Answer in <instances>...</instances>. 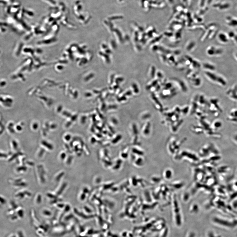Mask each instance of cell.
<instances>
[{
	"instance_id": "6da1fadb",
	"label": "cell",
	"mask_w": 237,
	"mask_h": 237,
	"mask_svg": "<svg viewBox=\"0 0 237 237\" xmlns=\"http://www.w3.org/2000/svg\"><path fill=\"white\" fill-rule=\"evenodd\" d=\"M13 102L14 99L11 96L7 95L0 96V105L2 107L6 108L11 107Z\"/></svg>"
},
{
	"instance_id": "7a4b0ae2",
	"label": "cell",
	"mask_w": 237,
	"mask_h": 237,
	"mask_svg": "<svg viewBox=\"0 0 237 237\" xmlns=\"http://www.w3.org/2000/svg\"><path fill=\"white\" fill-rule=\"evenodd\" d=\"M208 77L212 80L215 81H217L218 82L222 84V85L225 86L226 84V82L224 79L222 77L217 76L214 73L208 72L207 73Z\"/></svg>"
},
{
	"instance_id": "3957f363",
	"label": "cell",
	"mask_w": 237,
	"mask_h": 237,
	"mask_svg": "<svg viewBox=\"0 0 237 237\" xmlns=\"http://www.w3.org/2000/svg\"><path fill=\"white\" fill-rule=\"evenodd\" d=\"M225 21L228 26L232 27H237V18L234 17L227 16L226 17Z\"/></svg>"
},
{
	"instance_id": "277c9868",
	"label": "cell",
	"mask_w": 237,
	"mask_h": 237,
	"mask_svg": "<svg viewBox=\"0 0 237 237\" xmlns=\"http://www.w3.org/2000/svg\"><path fill=\"white\" fill-rule=\"evenodd\" d=\"M223 53L222 49L216 48L215 47H211V48L208 50V53L210 55H221Z\"/></svg>"
},
{
	"instance_id": "5b68a950",
	"label": "cell",
	"mask_w": 237,
	"mask_h": 237,
	"mask_svg": "<svg viewBox=\"0 0 237 237\" xmlns=\"http://www.w3.org/2000/svg\"><path fill=\"white\" fill-rule=\"evenodd\" d=\"M218 39L221 42L224 44L228 42L229 41V37L228 35L224 33H220L218 36Z\"/></svg>"
},
{
	"instance_id": "8992f818",
	"label": "cell",
	"mask_w": 237,
	"mask_h": 237,
	"mask_svg": "<svg viewBox=\"0 0 237 237\" xmlns=\"http://www.w3.org/2000/svg\"><path fill=\"white\" fill-rule=\"evenodd\" d=\"M14 126V123L13 121H10L7 124L6 126L7 130L10 134H13L15 132Z\"/></svg>"
},
{
	"instance_id": "52a82bcc",
	"label": "cell",
	"mask_w": 237,
	"mask_h": 237,
	"mask_svg": "<svg viewBox=\"0 0 237 237\" xmlns=\"http://www.w3.org/2000/svg\"><path fill=\"white\" fill-rule=\"evenodd\" d=\"M229 38L233 40L237 44V34L235 32L231 31L229 32L227 34Z\"/></svg>"
},
{
	"instance_id": "ba28073f",
	"label": "cell",
	"mask_w": 237,
	"mask_h": 237,
	"mask_svg": "<svg viewBox=\"0 0 237 237\" xmlns=\"http://www.w3.org/2000/svg\"><path fill=\"white\" fill-rule=\"evenodd\" d=\"M10 146L12 150H16L17 148V144L16 141L12 139L10 142Z\"/></svg>"
},
{
	"instance_id": "9c48e42d",
	"label": "cell",
	"mask_w": 237,
	"mask_h": 237,
	"mask_svg": "<svg viewBox=\"0 0 237 237\" xmlns=\"http://www.w3.org/2000/svg\"><path fill=\"white\" fill-rule=\"evenodd\" d=\"M4 129V127L3 125L2 124V123L0 124V134H2L3 132Z\"/></svg>"
},
{
	"instance_id": "30bf717a",
	"label": "cell",
	"mask_w": 237,
	"mask_h": 237,
	"mask_svg": "<svg viewBox=\"0 0 237 237\" xmlns=\"http://www.w3.org/2000/svg\"><path fill=\"white\" fill-rule=\"evenodd\" d=\"M1 121H2V117L1 116H0V124L1 123Z\"/></svg>"
},
{
	"instance_id": "8fae6325",
	"label": "cell",
	"mask_w": 237,
	"mask_h": 237,
	"mask_svg": "<svg viewBox=\"0 0 237 237\" xmlns=\"http://www.w3.org/2000/svg\"><path fill=\"white\" fill-rule=\"evenodd\" d=\"M235 58H236V59H237V53H236V54H235Z\"/></svg>"
},
{
	"instance_id": "7c38bea8",
	"label": "cell",
	"mask_w": 237,
	"mask_h": 237,
	"mask_svg": "<svg viewBox=\"0 0 237 237\" xmlns=\"http://www.w3.org/2000/svg\"><path fill=\"white\" fill-rule=\"evenodd\" d=\"M1 114H0V116H1Z\"/></svg>"
}]
</instances>
